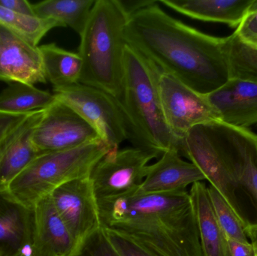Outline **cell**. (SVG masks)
<instances>
[{
    "instance_id": "obj_1",
    "label": "cell",
    "mask_w": 257,
    "mask_h": 256,
    "mask_svg": "<svg viewBox=\"0 0 257 256\" xmlns=\"http://www.w3.org/2000/svg\"><path fill=\"white\" fill-rule=\"evenodd\" d=\"M125 39L160 72L200 94L207 96L230 79L225 37L206 34L175 19L158 2L128 16Z\"/></svg>"
},
{
    "instance_id": "obj_2",
    "label": "cell",
    "mask_w": 257,
    "mask_h": 256,
    "mask_svg": "<svg viewBox=\"0 0 257 256\" xmlns=\"http://www.w3.org/2000/svg\"><path fill=\"white\" fill-rule=\"evenodd\" d=\"M101 228L157 256H204L189 190L96 200Z\"/></svg>"
},
{
    "instance_id": "obj_3",
    "label": "cell",
    "mask_w": 257,
    "mask_h": 256,
    "mask_svg": "<svg viewBox=\"0 0 257 256\" xmlns=\"http://www.w3.org/2000/svg\"><path fill=\"white\" fill-rule=\"evenodd\" d=\"M160 69L139 51L126 45L121 94L116 99L124 116L128 140L135 147L163 154L176 150L181 143L172 135L165 120L159 93Z\"/></svg>"
},
{
    "instance_id": "obj_4",
    "label": "cell",
    "mask_w": 257,
    "mask_h": 256,
    "mask_svg": "<svg viewBox=\"0 0 257 256\" xmlns=\"http://www.w3.org/2000/svg\"><path fill=\"white\" fill-rule=\"evenodd\" d=\"M128 15L120 0H96L81 36L79 84L99 89L119 99L123 77Z\"/></svg>"
},
{
    "instance_id": "obj_5",
    "label": "cell",
    "mask_w": 257,
    "mask_h": 256,
    "mask_svg": "<svg viewBox=\"0 0 257 256\" xmlns=\"http://www.w3.org/2000/svg\"><path fill=\"white\" fill-rule=\"evenodd\" d=\"M109 151L102 141L76 148L39 155L9 185L8 198L29 210L57 187L90 177L96 164Z\"/></svg>"
},
{
    "instance_id": "obj_6",
    "label": "cell",
    "mask_w": 257,
    "mask_h": 256,
    "mask_svg": "<svg viewBox=\"0 0 257 256\" xmlns=\"http://www.w3.org/2000/svg\"><path fill=\"white\" fill-rule=\"evenodd\" d=\"M257 210V135L216 120L194 126Z\"/></svg>"
},
{
    "instance_id": "obj_7",
    "label": "cell",
    "mask_w": 257,
    "mask_h": 256,
    "mask_svg": "<svg viewBox=\"0 0 257 256\" xmlns=\"http://www.w3.org/2000/svg\"><path fill=\"white\" fill-rule=\"evenodd\" d=\"M57 101L75 110L97 132L110 150L128 140L127 125L118 102L99 89L78 84L54 90Z\"/></svg>"
},
{
    "instance_id": "obj_8",
    "label": "cell",
    "mask_w": 257,
    "mask_h": 256,
    "mask_svg": "<svg viewBox=\"0 0 257 256\" xmlns=\"http://www.w3.org/2000/svg\"><path fill=\"white\" fill-rule=\"evenodd\" d=\"M160 156L154 150L139 147L108 151L93 167L89 177L96 200L137 191L146 177L148 164Z\"/></svg>"
},
{
    "instance_id": "obj_9",
    "label": "cell",
    "mask_w": 257,
    "mask_h": 256,
    "mask_svg": "<svg viewBox=\"0 0 257 256\" xmlns=\"http://www.w3.org/2000/svg\"><path fill=\"white\" fill-rule=\"evenodd\" d=\"M158 85L166 124L180 142L194 126L220 120L206 96L192 90L175 77L161 72Z\"/></svg>"
},
{
    "instance_id": "obj_10",
    "label": "cell",
    "mask_w": 257,
    "mask_h": 256,
    "mask_svg": "<svg viewBox=\"0 0 257 256\" xmlns=\"http://www.w3.org/2000/svg\"><path fill=\"white\" fill-rule=\"evenodd\" d=\"M102 141L94 128L69 105L56 101L33 129L31 141L39 154L76 148Z\"/></svg>"
},
{
    "instance_id": "obj_11",
    "label": "cell",
    "mask_w": 257,
    "mask_h": 256,
    "mask_svg": "<svg viewBox=\"0 0 257 256\" xmlns=\"http://www.w3.org/2000/svg\"><path fill=\"white\" fill-rule=\"evenodd\" d=\"M50 196L77 246L101 228L97 201L89 177L67 182Z\"/></svg>"
},
{
    "instance_id": "obj_12",
    "label": "cell",
    "mask_w": 257,
    "mask_h": 256,
    "mask_svg": "<svg viewBox=\"0 0 257 256\" xmlns=\"http://www.w3.org/2000/svg\"><path fill=\"white\" fill-rule=\"evenodd\" d=\"M0 81L35 86L46 83L39 46L0 25Z\"/></svg>"
},
{
    "instance_id": "obj_13",
    "label": "cell",
    "mask_w": 257,
    "mask_h": 256,
    "mask_svg": "<svg viewBox=\"0 0 257 256\" xmlns=\"http://www.w3.org/2000/svg\"><path fill=\"white\" fill-rule=\"evenodd\" d=\"M32 210L31 256H72L76 242L57 213L51 196L42 198Z\"/></svg>"
},
{
    "instance_id": "obj_14",
    "label": "cell",
    "mask_w": 257,
    "mask_h": 256,
    "mask_svg": "<svg viewBox=\"0 0 257 256\" xmlns=\"http://www.w3.org/2000/svg\"><path fill=\"white\" fill-rule=\"evenodd\" d=\"M206 97L221 121L244 129L257 126V83L229 79Z\"/></svg>"
},
{
    "instance_id": "obj_15",
    "label": "cell",
    "mask_w": 257,
    "mask_h": 256,
    "mask_svg": "<svg viewBox=\"0 0 257 256\" xmlns=\"http://www.w3.org/2000/svg\"><path fill=\"white\" fill-rule=\"evenodd\" d=\"M206 180L196 165L184 160L179 152L168 150L153 165H149L139 193H161L187 190L189 186Z\"/></svg>"
},
{
    "instance_id": "obj_16",
    "label": "cell",
    "mask_w": 257,
    "mask_h": 256,
    "mask_svg": "<svg viewBox=\"0 0 257 256\" xmlns=\"http://www.w3.org/2000/svg\"><path fill=\"white\" fill-rule=\"evenodd\" d=\"M45 110L33 111L26 119L15 136L0 150V193L39 156L31 141L32 132Z\"/></svg>"
},
{
    "instance_id": "obj_17",
    "label": "cell",
    "mask_w": 257,
    "mask_h": 256,
    "mask_svg": "<svg viewBox=\"0 0 257 256\" xmlns=\"http://www.w3.org/2000/svg\"><path fill=\"white\" fill-rule=\"evenodd\" d=\"M158 3L192 19L236 29L254 0H160Z\"/></svg>"
},
{
    "instance_id": "obj_18",
    "label": "cell",
    "mask_w": 257,
    "mask_h": 256,
    "mask_svg": "<svg viewBox=\"0 0 257 256\" xmlns=\"http://www.w3.org/2000/svg\"><path fill=\"white\" fill-rule=\"evenodd\" d=\"M33 210L0 193V256H18L31 245Z\"/></svg>"
},
{
    "instance_id": "obj_19",
    "label": "cell",
    "mask_w": 257,
    "mask_h": 256,
    "mask_svg": "<svg viewBox=\"0 0 257 256\" xmlns=\"http://www.w3.org/2000/svg\"><path fill=\"white\" fill-rule=\"evenodd\" d=\"M204 256H229L226 239L217 222L208 192V185L197 182L190 190Z\"/></svg>"
},
{
    "instance_id": "obj_20",
    "label": "cell",
    "mask_w": 257,
    "mask_h": 256,
    "mask_svg": "<svg viewBox=\"0 0 257 256\" xmlns=\"http://www.w3.org/2000/svg\"><path fill=\"white\" fill-rule=\"evenodd\" d=\"M47 81L54 90L66 88L80 83L82 59L78 53L66 51L56 44L39 46Z\"/></svg>"
},
{
    "instance_id": "obj_21",
    "label": "cell",
    "mask_w": 257,
    "mask_h": 256,
    "mask_svg": "<svg viewBox=\"0 0 257 256\" xmlns=\"http://www.w3.org/2000/svg\"><path fill=\"white\" fill-rule=\"evenodd\" d=\"M94 3V0H45L33 4V10L36 16L54 20L81 35Z\"/></svg>"
},
{
    "instance_id": "obj_22",
    "label": "cell",
    "mask_w": 257,
    "mask_h": 256,
    "mask_svg": "<svg viewBox=\"0 0 257 256\" xmlns=\"http://www.w3.org/2000/svg\"><path fill=\"white\" fill-rule=\"evenodd\" d=\"M57 101L54 94L35 86L16 84L0 93V111L12 114H27L45 110Z\"/></svg>"
},
{
    "instance_id": "obj_23",
    "label": "cell",
    "mask_w": 257,
    "mask_h": 256,
    "mask_svg": "<svg viewBox=\"0 0 257 256\" xmlns=\"http://www.w3.org/2000/svg\"><path fill=\"white\" fill-rule=\"evenodd\" d=\"M230 79L257 83V48L243 44L235 33L225 37Z\"/></svg>"
},
{
    "instance_id": "obj_24",
    "label": "cell",
    "mask_w": 257,
    "mask_h": 256,
    "mask_svg": "<svg viewBox=\"0 0 257 256\" xmlns=\"http://www.w3.org/2000/svg\"><path fill=\"white\" fill-rule=\"evenodd\" d=\"M0 25L38 46L44 36L52 29L62 27L57 21L37 16L23 15L0 6Z\"/></svg>"
},
{
    "instance_id": "obj_25",
    "label": "cell",
    "mask_w": 257,
    "mask_h": 256,
    "mask_svg": "<svg viewBox=\"0 0 257 256\" xmlns=\"http://www.w3.org/2000/svg\"><path fill=\"white\" fill-rule=\"evenodd\" d=\"M208 192L217 222L225 237L250 243L245 225L238 219L224 198L211 185L208 186Z\"/></svg>"
},
{
    "instance_id": "obj_26",
    "label": "cell",
    "mask_w": 257,
    "mask_h": 256,
    "mask_svg": "<svg viewBox=\"0 0 257 256\" xmlns=\"http://www.w3.org/2000/svg\"><path fill=\"white\" fill-rule=\"evenodd\" d=\"M72 256H120L107 238L103 228H98L86 237Z\"/></svg>"
},
{
    "instance_id": "obj_27",
    "label": "cell",
    "mask_w": 257,
    "mask_h": 256,
    "mask_svg": "<svg viewBox=\"0 0 257 256\" xmlns=\"http://www.w3.org/2000/svg\"><path fill=\"white\" fill-rule=\"evenodd\" d=\"M234 33L244 45L257 48V0H254Z\"/></svg>"
},
{
    "instance_id": "obj_28",
    "label": "cell",
    "mask_w": 257,
    "mask_h": 256,
    "mask_svg": "<svg viewBox=\"0 0 257 256\" xmlns=\"http://www.w3.org/2000/svg\"><path fill=\"white\" fill-rule=\"evenodd\" d=\"M103 230L107 238L120 256H157L122 234Z\"/></svg>"
},
{
    "instance_id": "obj_29",
    "label": "cell",
    "mask_w": 257,
    "mask_h": 256,
    "mask_svg": "<svg viewBox=\"0 0 257 256\" xmlns=\"http://www.w3.org/2000/svg\"><path fill=\"white\" fill-rule=\"evenodd\" d=\"M30 114H12L0 111V150L15 136Z\"/></svg>"
},
{
    "instance_id": "obj_30",
    "label": "cell",
    "mask_w": 257,
    "mask_h": 256,
    "mask_svg": "<svg viewBox=\"0 0 257 256\" xmlns=\"http://www.w3.org/2000/svg\"><path fill=\"white\" fill-rule=\"evenodd\" d=\"M226 239L229 256H257L256 248L251 243H244L227 237Z\"/></svg>"
},
{
    "instance_id": "obj_31",
    "label": "cell",
    "mask_w": 257,
    "mask_h": 256,
    "mask_svg": "<svg viewBox=\"0 0 257 256\" xmlns=\"http://www.w3.org/2000/svg\"><path fill=\"white\" fill-rule=\"evenodd\" d=\"M0 6L16 13L36 16L33 4L27 0H0Z\"/></svg>"
},
{
    "instance_id": "obj_32",
    "label": "cell",
    "mask_w": 257,
    "mask_h": 256,
    "mask_svg": "<svg viewBox=\"0 0 257 256\" xmlns=\"http://www.w3.org/2000/svg\"><path fill=\"white\" fill-rule=\"evenodd\" d=\"M246 233L250 243L254 246L257 251V222H251L246 227Z\"/></svg>"
},
{
    "instance_id": "obj_33",
    "label": "cell",
    "mask_w": 257,
    "mask_h": 256,
    "mask_svg": "<svg viewBox=\"0 0 257 256\" xmlns=\"http://www.w3.org/2000/svg\"><path fill=\"white\" fill-rule=\"evenodd\" d=\"M18 256H31V248H30V246L24 249Z\"/></svg>"
},
{
    "instance_id": "obj_34",
    "label": "cell",
    "mask_w": 257,
    "mask_h": 256,
    "mask_svg": "<svg viewBox=\"0 0 257 256\" xmlns=\"http://www.w3.org/2000/svg\"><path fill=\"white\" fill-rule=\"evenodd\" d=\"M256 252H257V251H256Z\"/></svg>"
}]
</instances>
